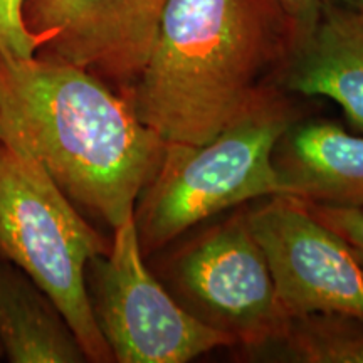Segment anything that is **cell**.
Wrapping results in <instances>:
<instances>
[{
	"instance_id": "obj_14",
	"label": "cell",
	"mask_w": 363,
	"mask_h": 363,
	"mask_svg": "<svg viewBox=\"0 0 363 363\" xmlns=\"http://www.w3.org/2000/svg\"><path fill=\"white\" fill-rule=\"evenodd\" d=\"M306 206L318 219L331 227L348 244L363 269V207H335L316 203Z\"/></svg>"
},
{
	"instance_id": "obj_12",
	"label": "cell",
	"mask_w": 363,
	"mask_h": 363,
	"mask_svg": "<svg viewBox=\"0 0 363 363\" xmlns=\"http://www.w3.org/2000/svg\"><path fill=\"white\" fill-rule=\"evenodd\" d=\"M286 355L303 363H363V321L340 315L291 320L284 337Z\"/></svg>"
},
{
	"instance_id": "obj_5",
	"label": "cell",
	"mask_w": 363,
	"mask_h": 363,
	"mask_svg": "<svg viewBox=\"0 0 363 363\" xmlns=\"http://www.w3.org/2000/svg\"><path fill=\"white\" fill-rule=\"evenodd\" d=\"M91 308L120 363H185L235 345L224 331L182 308L145 264L135 217L113 229L110 251L89 261Z\"/></svg>"
},
{
	"instance_id": "obj_8",
	"label": "cell",
	"mask_w": 363,
	"mask_h": 363,
	"mask_svg": "<svg viewBox=\"0 0 363 363\" xmlns=\"http://www.w3.org/2000/svg\"><path fill=\"white\" fill-rule=\"evenodd\" d=\"M169 0H24L38 56L83 67L125 94L147 62Z\"/></svg>"
},
{
	"instance_id": "obj_1",
	"label": "cell",
	"mask_w": 363,
	"mask_h": 363,
	"mask_svg": "<svg viewBox=\"0 0 363 363\" xmlns=\"http://www.w3.org/2000/svg\"><path fill=\"white\" fill-rule=\"evenodd\" d=\"M0 142L43 167L81 214L133 217L165 142L104 81L52 57L0 54Z\"/></svg>"
},
{
	"instance_id": "obj_10",
	"label": "cell",
	"mask_w": 363,
	"mask_h": 363,
	"mask_svg": "<svg viewBox=\"0 0 363 363\" xmlns=\"http://www.w3.org/2000/svg\"><path fill=\"white\" fill-rule=\"evenodd\" d=\"M284 84L330 98L363 135V12L326 4L310 38L288 57Z\"/></svg>"
},
{
	"instance_id": "obj_17",
	"label": "cell",
	"mask_w": 363,
	"mask_h": 363,
	"mask_svg": "<svg viewBox=\"0 0 363 363\" xmlns=\"http://www.w3.org/2000/svg\"><path fill=\"white\" fill-rule=\"evenodd\" d=\"M4 357V350H2V345H0V358Z\"/></svg>"
},
{
	"instance_id": "obj_11",
	"label": "cell",
	"mask_w": 363,
	"mask_h": 363,
	"mask_svg": "<svg viewBox=\"0 0 363 363\" xmlns=\"http://www.w3.org/2000/svg\"><path fill=\"white\" fill-rule=\"evenodd\" d=\"M0 345L12 363L88 362L65 316L27 272L0 257Z\"/></svg>"
},
{
	"instance_id": "obj_7",
	"label": "cell",
	"mask_w": 363,
	"mask_h": 363,
	"mask_svg": "<svg viewBox=\"0 0 363 363\" xmlns=\"http://www.w3.org/2000/svg\"><path fill=\"white\" fill-rule=\"evenodd\" d=\"M177 281L195 316L244 347L278 343L289 320L246 216L216 227L177 261Z\"/></svg>"
},
{
	"instance_id": "obj_15",
	"label": "cell",
	"mask_w": 363,
	"mask_h": 363,
	"mask_svg": "<svg viewBox=\"0 0 363 363\" xmlns=\"http://www.w3.org/2000/svg\"><path fill=\"white\" fill-rule=\"evenodd\" d=\"M272 2L279 7L288 22L294 49L310 38L330 0H272Z\"/></svg>"
},
{
	"instance_id": "obj_2",
	"label": "cell",
	"mask_w": 363,
	"mask_h": 363,
	"mask_svg": "<svg viewBox=\"0 0 363 363\" xmlns=\"http://www.w3.org/2000/svg\"><path fill=\"white\" fill-rule=\"evenodd\" d=\"M291 51L272 0H169L123 96L165 143L203 145L269 94L262 79Z\"/></svg>"
},
{
	"instance_id": "obj_6",
	"label": "cell",
	"mask_w": 363,
	"mask_h": 363,
	"mask_svg": "<svg viewBox=\"0 0 363 363\" xmlns=\"http://www.w3.org/2000/svg\"><path fill=\"white\" fill-rule=\"evenodd\" d=\"M289 321L340 315L363 321V269L348 244L303 201L272 195L247 212Z\"/></svg>"
},
{
	"instance_id": "obj_9",
	"label": "cell",
	"mask_w": 363,
	"mask_h": 363,
	"mask_svg": "<svg viewBox=\"0 0 363 363\" xmlns=\"http://www.w3.org/2000/svg\"><path fill=\"white\" fill-rule=\"evenodd\" d=\"M281 195L306 203L363 207V136L331 121L291 125L272 153Z\"/></svg>"
},
{
	"instance_id": "obj_4",
	"label": "cell",
	"mask_w": 363,
	"mask_h": 363,
	"mask_svg": "<svg viewBox=\"0 0 363 363\" xmlns=\"http://www.w3.org/2000/svg\"><path fill=\"white\" fill-rule=\"evenodd\" d=\"M110 242L84 219L43 167L0 142V257L52 299L88 362H115L91 308L86 269Z\"/></svg>"
},
{
	"instance_id": "obj_13",
	"label": "cell",
	"mask_w": 363,
	"mask_h": 363,
	"mask_svg": "<svg viewBox=\"0 0 363 363\" xmlns=\"http://www.w3.org/2000/svg\"><path fill=\"white\" fill-rule=\"evenodd\" d=\"M24 0H0V54L12 57H33L40 40L26 29L22 21Z\"/></svg>"
},
{
	"instance_id": "obj_3",
	"label": "cell",
	"mask_w": 363,
	"mask_h": 363,
	"mask_svg": "<svg viewBox=\"0 0 363 363\" xmlns=\"http://www.w3.org/2000/svg\"><path fill=\"white\" fill-rule=\"evenodd\" d=\"M291 125V111L269 93L211 142L165 143L160 169L135 206L143 254L225 208L281 195L272 153Z\"/></svg>"
},
{
	"instance_id": "obj_16",
	"label": "cell",
	"mask_w": 363,
	"mask_h": 363,
	"mask_svg": "<svg viewBox=\"0 0 363 363\" xmlns=\"http://www.w3.org/2000/svg\"><path fill=\"white\" fill-rule=\"evenodd\" d=\"M330 2L343 9H350V11L363 12V0H330Z\"/></svg>"
}]
</instances>
